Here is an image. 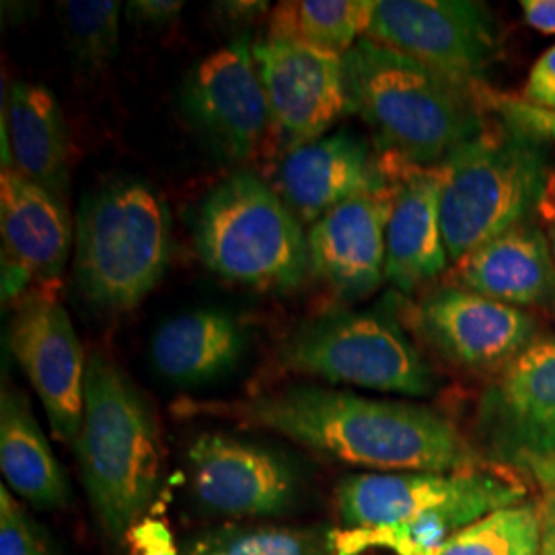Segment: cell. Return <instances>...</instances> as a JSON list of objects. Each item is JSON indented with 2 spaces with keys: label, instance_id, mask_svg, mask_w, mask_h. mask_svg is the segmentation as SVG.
Listing matches in <instances>:
<instances>
[{
  "label": "cell",
  "instance_id": "9",
  "mask_svg": "<svg viewBox=\"0 0 555 555\" xmlns=\"http://www.w3.org/2000/svg\"><path fill=\"white\" fill-rule=\"evenodd\" d=\"M364 38L467 87L483 85L500 54L498 23L490 7L472 0H377Z\"/></svg>",
  "mask_w": 555,
  "mask_h": 555
},
{
  "label": "cell",
  "instance_id": "30",
  "mask_svg": "<svg viewBox=\"0 0 555 555\" xmlns=\"http://www.w3.org/2000/svg\"><path fill=\"white\" fill-rule=\"evenodd\" d=\"M0 555H56L7 486L0 488Z\"/></svg>",
  "mask_w": 555,
  "mask_h": 555
},
{
  "label": "cell",
  "instance_id": "35",
  "mask_svg": "<svg viewBox=\"0 0 555 555\" xmlns=\"http://www.w3.org/2000/svg\"><path fill=\"white\" fill-rule=\"evenodd\" d=\"M215 9L219 11L222 17H227L233 23H251V21L258 20L263 13L270 11V2L235 0V2H217Z\"/></svg>",
  "mask_w": 555,
  "mask_h": 555
},
{
  "label": "cell",
  "instance_id": "21",
  "mask_svg": "<svg viewBox=\"0 0 555 555\" xmlns=\"http://www.w3.org/2000/svg\"><path fill=\"white\" fill-rule=\"evenodd\" d=\"M490 474L366 472L341 477L336 486L341 529H380L465 496Z\"/></svg>",
  "mask_w": 555,
  "mask_h": 555
},
{
  "label": "cell",
  "instance_id": "2",
  "mask_svg": "<svg viewBox=\"0 0 555 555\" xmlns=\"http://www.w3.org/2000/svg\"><path fill=\"white\" fill-rule=\"evenodd\" d=\"M344 62L352 112L396 159L438 167L488 130L476 87L371 38H360Z\"/></svg>",
  "mask_w": 555,
  "mask_h": 555
},
{
  "label": "cell",
  "instance_id": "17",
  "mask_svg": "<svg viewBox=\"0 0 555 555\" xmlns=\"http://www.w3.org/2000/svg\"><path fill=\"white\" fill-rule=\"evenodd\" d=\"M442 169L399 160L396 199L387 224L385 280L405 295L449 268L440 224Z\"/></svg>",
  "mask_w": 555,
  "mask_h": 555
},
{
  "label": "cell",
  "instance_id": "23",
  "mask_svg": "<svg viewBox=\"0 0 555 555\" xmlns=\"http://www.w3.org/2000/svg\"><path fill=\"white\" fill-rule=\"evenodd\" d=\"M245 352V327L224 309H196L167 319L151 341L155 371L181 387L208 385L233 373Z\"/></svg>",
  "mask_w": 555,
  "mask_h": 555
},
{
  "label": "cell",
  "instance_id": "36",
  "mask_svg": "<svg viewBox=\"0 0 555 555\" xmlns=\"http://www.w3.org/2000/svg\"><path fill=\"white\" fill-rule=\"evenodd\" d=\"M537 506L541 516V543L537 555H555V490L545 492Z\"/></svg>",
  "mask_w": 555,
  "mask_h": 555
},
{
  "label": "cell",
  "instance_id": "18",
  "mask_svg": "<svg viewBox=\"0 0 555 555\" xmlns=\"http://www.w3.org/2000/svg\"><path fill=\"white\" fill-rule=\"evenodd\" d=\"M2 263L23 268L38 286L64 274L73 249L68 204L11 169L0 176Z\"/></svg>",
  "mask_w": 555,
  "mask_h": 555
},
{
  "label": "cell",
  "instance_id": "4",
  "mask_svg": "<svg viewBox=\"0 0 555 555\" xmlns=\"http://www.w3.org/2000/svg\"><path fill=\"white\" fill-rule=\"evenodd\" d=\"M173 251L171 215L159 192L137 178H114L80 199L75 280L101 313H128L149 297Z\"/></svg>",
  "mask_w": 555,
  "mask_h": 555
},
{
  "label": "cell",
  "instance_id": "1",
  "mask_svg": "<svg viewBox=\"0 0 555 555\" xmlns=\"http://www.w3.org/2000/svg\"><path fill=\"white\" fill-rule=\"evenodd\" d=\"M179 416L233 420L337 463L371 472H481V455L433 408L373 399L321 385H288L231 401L183 399Z\"/></svg>",
  "mask_w": 555,
  "mask_h": 555
},
{
  "label": "cell",
  "instance_id": "33",
  "mask_svg": "<svg viewBox=\"0 0 555 555\" xmlns=\"http://www.w3.org/2000/svg\"><path fill=\"white\" fill-rule=\"evenodd\" d=\"M130 539L134 541L137 552L142 555H176L171 545V535L160 522L144 520L139 527L132 529Z\"/></svg>",
  "mask_w": 555,
  "mask_h": 555
},
{
  "label": "cell",
  "instance_id": "5",
  "mask_svg": "<svg viewBox=\"0 0 555 555\" xmlns=\"http://www.w3.org/2000/svg\"><path fill=\"white\" fill-rule=\"evenodd\" d=\"M440 224L449 261L527 222L550 178L547 146L508 126L486 130L440 165Z\"/></svg>",
  "mask_w": 555,
  "mask_h": 555
},
{
  "label": "cell",
  "instance_id": "31",
  "mask_svg": "<svg viewBox=\"0 0 555 555\" xmlns=\"http://www.w3.org/2000/svg\"><path fill=\"white\" fill-rule=\"evenodd\" d=\"M522 100L537 107L555 109V46L545 50L529 70Z\"/></svg>",
  "mask_w": 555,
  "mask_h": 555
},
{
  "label": "cell",
  "instance_id": "24",
  "mask_svg": "<svg viewBox=\"0 0 555 555\" xmlns=\"http://www.w3.org/2000/svg\"><path fill=\"white\" fill-rule=\"evenodd\" d=\"M0 469L7 488L38 511H56L68 500V479L29 397L13 385L0 393Z\"/></svg>",
  "mask_w": 555,
  "mask_h": 555
},
{
  "label": "cell",
  "instance_id": "34",
  "mask_svg": "<svg viewBox=\"0 0 555 555\" xmlns=\"http://www.w3.org/2000/svg\"><path fill=\"white\" fill-rule=\"evenodd\" d=\"M520 9L533 29L555 34V0H522Z\"/></svg>",
  "mask_w": 555,
  "mask_h": 555
},
{
  "label": "cell",
  "instance_id": "22",
  "mask_svg": "<svg viewBox=\"0 0 555 555\" xmlns=\"http://www.w3.org/2000/svg\"><path fill=\"white\" fill-rule=\"evenodd\" d=\"M525 490L490 476L474 492L380 529H334V554L362 555L385 550L396 555H438L453 537L498 508L520 504Z\"/></svg>",
  "mask_w": 555,
  "mask_h": 555
},
{
  "label": "cell",
  "instance_id": "16",
  "mask_svg": "<svg viewBox=\"0 0 555 555\" xmlns=\"http://www.w3.org/2000/svg\"><path fill=\"white\" fill-rule=\"evenodd\" d=\"M397 163L396 157H378L369 140L337 130L284 155L278 194L300 222L311 227L337 204L391 183Z\"/></svg>",
  "mask_w": 555,
  "mask_h": 555
},
{
  "label": "cell",
  "instance_id": "29",
  "mask_svg": "<svg viewBox=\"0 0 555 555\" xmlns=\"http://www.w3.org/2000/svg\"><path fill=\"white\" fill-rule=\"evenodd\" d=\"M476 93L481 107L492 112L498 118V124L508 126L516 132L527 134L543 144H555V109L537 107L520 98L490 91L483 85L476 87Z\"/></svg>",
  "mask_w": 555,
  "mask_h": 555
},
{
  "label": "cell",
  "instance_id": "27",
  "mask_svg": "<svg viewBox=\"0 0 555 555\" xmlns=\"http://www.w3.org/2000/svg\"><path fill=\"white\" fill-rule=\"evenodd\" d=\"M539 543V506L513 504L459 531L438 555H537Z\"/></svg>",
  "mask_w": 555,
  "mask_h": 555
},
{
  "label": "cell",
  "instance_id": "26",
  "mask_svg": "<svg viewBox=\"0 0 555 555\" xmlns=\"http://www.w3.org/2000/svg\"><path fill=\"white\" fill-rule=\"evenodd\" d=\"M181 555H336L325 527H219L192 539Z\"/></svg>",
  "mask_w": 555,
  "mask_h": 555
},
{
  "label": "cell",
  "instance_id": "19",
  "mask_svg": "<svg viewBox=\"0 0 555 555\" xmlns=\"http://www.w3.org/2000/svg\"><path fill=\"white\" fill-rule=\"evenodd\" d=\"M2 169L68 204V137L59 101L38 82L15 80L2 112Z\"/></svg>",
  "mask_w": 555,
  "mask_h": 555
},
{
  "label": "cell",
  "instance_id": "8",
  "mask_svg": "<svg viewBox=\"0 0 555 555\" xmlns=\"http://www.w3.org/2000/svg\"><path fill=\"white\" fill-rule=\"evenodd\" d=\"M476 426L492 461L555 490V336L537 337L483 389Z\"/></svg>",
  "mask_w": 555,
  "mask_h": 555
},
{
  "label": "cell",
  "instance_id": "6",
  "mask_svg": "<svg viewBox=\"0 0 555 555\" xmlns=\"http://www.w3.org/2000/svg\"><path fill=\"white\" fill-rule=\"evenodd\" d=\"M198 256L220 278L263 291H293L311 272L302 222L270 183L238 171L199 202Z\"/></svg>",
  "mask_w": 555,
  "mask_h": 555
},
{
  "label": "cell",
  "instance_id": "15",
  "mask_svg": "<svg viewBox=\"0 0 555 555\" xmlns=\"http://www.w3.org/2000/svg\"><path fill=\"white\" fill-rule=\"evenodd\" d=\"M396 183L397 171L385 188L337 204L309 227L311 272L341 300L371 297L385 280L387 224Z\"/></svg>",
  "mask_w": 555,
  "mask_h": 555
},
{
  "label": "cell",
  "instance_id": "14",
  "mask_svg": "<svg viewBox=\"0 0 555 555\" xmlns=\"http://www.w3.org/2000/svg\"><path fill=\"white\" fill-rule=\"evenodd\" d=\"M417 325L442 357L474 371L506 366L537 339L529 313L461 286L428 293Z\"/></svg>",
  "mask_w": 555,
  "mask_h": 555
},
{
  "label": "cell",
  "instance_id": "28",
  "mask_svg": "<svg viewBox=\"0 0 555 555\" xmlns=\"http://www.w3.org/2000/svg\"><path fill=\"white\" fill-rule=\"evenodd\" d=\"M70 54L87 70H101L118 56V0H62L56 4Z\"/></svg>",
  "mask_w": 555,
  "mask_h": 555
},
{
  "label": "cell",
  "instance_id": "11",
  "mask_svg": "<svg viewBox=\"0 0 555 555\" xmlns=\"http://www.w3.org/2000/svg\"><path fill=\"white\" fill-rule=\"evenodd\" d=\"M9 346L40 397L52 435L75 444L85 408L87 360L66 309L46 286L17 300L9 321Z\"/></svg>",
  "mask_w": 555,
  "mask_h": 555
},
{
  "label": "cell",
  "instance_id": "25",
  "mask_svg": "<svg viewBox=\"0 0 555 555\" xmlns=\"http://www.w3.org/2000/svg\"><path fill=\"white\" fill-rule=\"evenodd\" d=\"M377 0H284L272 9L268 38L346 56L366 36Z\"/></svg>",
  "mask_w": 555,
  "mask_h": 555
},
{
  "label": "cell",
  "instance_id": "3",
  "mask_svg": "<svg viewBox=\"0 0 555 555\" xmlns=\"http://www.w3.org/2000/svg\"><path fill=\"white\" fill-rule=\"evenodd\" d=\"M73 447L105 535L116 543L128 539L159 492V428L132 378L98 350L87 358L82 422Z\"/></svg>",
  "mask_w": 555,
  "mask_h": 555
},
{
  "label": "cell",
  "instance_id": "32",
  "mask_svg": "<svg viewBox=\"0 0 555 555\" xmlns=\"http://www.w3.org/2000/svg\"><path fill=\"white\" fill-rule=\"evenodd\" d=\"M181 9V0H132L126 4V13L132 23L155 29L173 25Z\"/></svg>",
  "mask_w": 555,
  "mask_h": 555
},
{
  "label": "cell",
  "instance_id": "7",
  "mask_svg": "<svg viewBox=\"0 0 555 555\" xmlns=\"http://www.w3.org/2000/svg\"><path fill=\"white\" fill-rule=\"evenodd\" d=\"M286 373L380 393L428 397L437 380L426 358L393 315L332 311L300 323L278 350Z\"/></svg>",
  "mask_w": 555,
  "mask_h": 555
},
{
  "label": "cell",
  "instance_id": "20",
  "mask_svg": "<svg viewBox=\"0 0 555 555\" xmlns=\"http://www.w3.org/2000/svg\"><path fill=\"white\" fill-rule=\"evenodd\" d=\"M456 280L481 297L525 307H554L555 259L543 231L522 222L456 261Z\"/></svg>",
  "mask_w": 555,
  "mask_h": 555
},
{
  "label": "cell",
  "instance_id": "37",
  "mask_svg": "<svg viewBox=\"0 0 555 555\" xmlns=\"http://www.w3.org/2000/svg\"><path fill=\"white\" fill-rule=\"evenodd\" d=\"M554 259H555V227H554Z\"/></svg>",
  "mask_w": 555,
  "mask_h": 555
},
{
  "label": "cell",
  "instance_id": "10",
  "mask_svg": "<svg viewBox=\"0 0 555 555\" xmlns=\"http://www.w3.org/2000/svg\"><path fill=\"white\" fill-rule=\"evenodd\" d=\"M181 107L199 137L229 163L258 157L274 134L270 103L247 40L199 60L181 87Z\"/></svg>",
  "mask_w": 555,
  "mask_h": 555
},
{
  "label": "cell",
  "instance_id": "13",
  "mask_svg": "<svg viewBox=\"0 0 555 555\" xmlns=\"http://www.w3.org/2000/svg\"><path fill=\"white\" fill-rule=\"evenodd\" d=\"M274 134L293 151L323 139L346 114H352L344 56L321 54L293 41L266 38L251 46Z\"/></svg>",
  "mask_w": 555,
  "mask_h": 555
},
{
  "label": "cell",
  "instance_id": "12",
  "mask_svg": "<svg viewBox=\"0 0 555 555\" xmlns=\"http://www.w3.org/2000/svg\"><path fill=\"white\" fill-rule=\"evenodd\" d=\"M185 456L192 492L215 515H286L302 494V476L295 461L261 442L227 433H202Z\"/></svg>",
  "mask_w": 555,
  "mask_h": 555
}]
</instances>
